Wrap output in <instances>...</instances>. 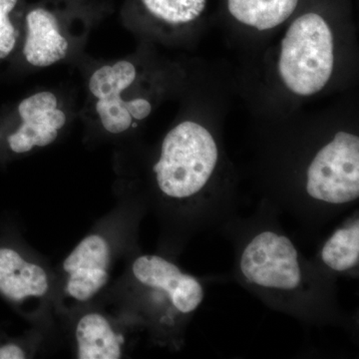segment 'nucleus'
<instances>
[{"label":"nucleus","instance_id":"nucleus-1","mask_svg":"<svg viewBox=\"0 0 359 359\" xmlns=\"http://www.w3.org/2000/svg\"><path fill=\"white\" fill-rule=\"evenodd\" d=\"M236 275L269 306L301 320H318L334 309L332 276L309 262L275 222L256 219L240 233Z\"/></svg>","mask_w":359,"mask_h":359},{"label":"nucleus","instance_id":"nucleus-2","mask_svg":"<svg viewBox=\"0 0 359 359\" xmlns=\"http://www.w3.org/2000/svg\"><path fill=\"white\" fill-rule=\"evenodd\" d=\"M219 162V146L211 132L199 123H180L163 140L153 168L156 186L168 203L204 224L222 208L211 191Z\"/></svg>","mask_w":359,"mask_h":359},{"label":"nucleus","instance_id":"nucleus-3","mask_svg":"<svg viewBox=\"0 0 359 359\" xmlns=\"http://www.w3.org/2000/svg\"><path fill=\"white\" fill-rule=\"evenodd\" d=\"M132 280L156 325L178 334L205 299L203 283L166 257L141 255L131 266Z\"/></svg>","mask_w":359,"mask_h":359},{"label":"nucleus","instance_id":"nucleus-4","mask_svg":"<svg viewBox=\"0 0 359 359\" xmlns=\"http://www.w3.org/2000/svg\"><path fill=\"white\" fill-rule=\"evenodd\" d=\"M334 35L320 14H302L282 40L278 72L292 93L311 96L325 88L334 65Z\"/></svg>","mask_w":359,"mask_h":359},{"label":"nucleus","instance_id":"nucleus-5","mask_svg":"<svg viewBox=\"0 0 359 359\" xmlns=\"http://www.w3.org/2000/svg\"><path fill=\"white\" fill-rule=\"evenodd\" d=\"M304 207L339 212L359 198V137L339 131L314 154L306 170Z\"/></svg>","mask_w":359,"mask_h":359},{"label":"nucleus","instance_id":"nucleus-6","mask_svg":"<svg viewBox=\"0 0 359 359\" xmlns=\"http://www.w3.org/2000/svg\"><path fill=\"white\" fill-rule=\"evenodd\" d=\"M136 78L135 66L128 61H119L103 66L90 78L89 89L97 99L96 110L104 129L120 134L132 126V120H144L150 115L152 106L146 99L124 101L122 92Z\"/></svg>","mask_w":359,"mask_h":359},{"label":"nucleus","instance_id":"nucleus-7","mask_svg":"<svg viewBox=\"0 0 359 359\" xmlns=\"http://www.w3.org/2000/svg\"><path fill=\"white\" fill-rule=\"evenodd\" d=\"M57 106V98L48 91L21 101L18 107L20 124L13 130L0 132V145L14 155L50 145L66 123L65 113Z\"/></svg>","mask_w":359,"mask_h":359},{"label":"nucleus","instance_id":"nucleus-8","mask_svg":"<svg viewBox=\"0 0 359 359\" xmlns=\"http://www.w3.org/2000/svg\"><path fill=\"white\" fill-rule=\"evenodd\" d=\"M112 249L99 233L85 237L63 262L65 292L77 302L96 297L109 280Z\"/></svg>","mask_w":359,"mask_h":359},{"label":"nucleus","instance_id":"nucleus-9","mask_svg":"<svg viewBox=\"0 0 359 359\" xmlns=\"http://www.w3.org/2000/svg\"><path fill=\"white\" fill-rule=\"evenodd\" d=\"M50 280L43 266L28 261L18 250L0 247V294L13 302L48 294Z\"/></svg>","mask_w":359,"mask_h":359},{"label":"nucleus","instance_id":"nucleus-10","mask_svg":"<svg viewBox=\"0 0 359 359\" xmlns=\"http://www.w3.org/2000/svg\"><path fill=\"white\" fill-rule=\"evenodd\" d=\"M67 39L59 30L55 16L43 8L33 9L26 16L22 53L30 65L47 67L66 57Z\"/></svg>","mask_w":359,"mask_h":359},{"label":"nucleus","instance_id":"nucleus-11","mask_svg":"<svg viewBox=\"0 0 359 359\" xmlns=\"http://www.w3.org/2000/svg\"><path fill=\"white\" fill-rule=\"evenodd\" d=\"M75 339L79 359H118L124 353V337L102 313L81 316L75 327Z\"/></svg>","mask_w":359,"mask_h":359},{"label":"nucleus","instance_id":"nucleus-12","mask_svg":"<svg viewBox=\"0 0 359 359\" xmlns=\"http://www.w3.org/2000/svg\"><path fill=\"white\" fill-rule=\"evenodd\" d=\"M318 266L330 276H358L359 219L358 212L335 229L318 252Z\"/></svg>","mask_w":359,"mask_h":359},{"label":"nucleus","instance_id":"nucleus-13","mask_svg":"<svg viewBox=\"0 0 359 359\" xmlns=\"http://www.w3.org/2000/svg\"><path fill=\"white\" fill-rule=\"evenodd\" d=\"M299 0H228L231 15L259 32L273 29L289 20Z\"/></svg>","mask_w":359,"mask_h":359},{"label":"nucleus","instance_id":"nucleus-14","mask_svg":"<svg viewBox=\"0 0 359 359\" xmlns=\"http://www.w3.org/2000/svg\"><path fill=\"white\" fill-rule=\"evenodd\" d=\"M149 13L169 25H187L205 11L207 0H142Z\"/></svg>","mask_w":359,"mask_h":359},{"label":"nucleus","instance_id":"nucleus-15","mask_svg":"<svg viewBox=\"0 0 359 359\" xmlns=\"http://www.w3.org/2000/svg\"><path fill=\"white\" fill-rule=\"evenodd\" d=\"M18 0H0V61L11 56L16 43L20 32L11 20Z\"/></svg>","mask_w":359,"mask_h":359},{"label":"nucleus","instance_id":"nucleus-16","mask_svg":"<svg viewBox=\"0 0 359 359\" xmlns=\"http://www.w3.org/2000/svg\"><path fill=\"white\" fill-rule=\"evenodd\" d=\"M27 358V353L22 346L14 342L0 346V359H25Z\"/></svg>","mask_w":359,"mask_h":359}]
</instances>
